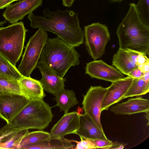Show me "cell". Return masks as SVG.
I'll list each match as a JSON object with an SVG mask.
<instances>
[{
  "label": "cell",
  "mask_w": 149,
  "mask_h": 149,
  "mask_svg": "<svg viewBox=\"0 0 149 149\" xmlns=\"http://www.w3.org/2000/svg\"><path fill=\"white\" fill-rule=\"evenodd\" d=\"M36 67L42 76L39 80L44 91L55 97L64 89L65 78L61 77L42 63L38 61Z\"/></svg>",
  "instance_id": "obj_13"
},
{
  "label": "cell",
  "mask_w": 149,
  "mask_h": 149,
  "mask_svg": "<svg viewBox=\"0 0 149 149\" xmlns=\"http://www.w3.org/2000/svg\"><path fill=\"white\" fill-rule=\"evenodd\" d=\"M149 81H145L142 77L139 78H133L130 87L123 97V99L129 97L139 96L149 92Z\"/></svg>",
  "instance_id": "obj_22"
},
{
  "label": "cell",
  "mask_w": 149,
  "mask_h": 149,
  "mask_svg": "<svg viewBox=\"0 0 149 149\" xmlns=\"http://www.w3.org/2000/svg\"><path fill=\"white\" fill-rule=\"evenodd\" d=\"M80 141L72 140V142L76 143L74 149H97V146L94 139L80 138Z\"/></svg>",
  "instance_id": "obj_27"
},
{
  "label": "cell",
  "mask_w": 149,
  "mask_h": 149,
  "mask_svg": "<svg viewBox=\"0 0 149 149\" xmlns=\"http://www.w3.org/2000/svg\"><path fill=\"white\" fill-rule=\"evenodd\" d=\"M79 123V113L77 111L64 114L52 128L50 138H61L68 134H75Z\"/></svg>",
  "instance_id": "obj_14"
},
{
  "label": "cell",
  "mask_w": 149,
  "mask_h": 149,
  "mask_svg": "<svg viewBox=\"0 0 149 149\" xmlns=\"http://www.w3.org/2000/svg\"><path fill=\"white\" fill-rule=\"evenodd\" d=\"M9 93L21 94L19 80L0 74V94Z\"/></svg>",
  "instance_id": "obj_23"
},
{
  "label": "cell",
  "mask_w": 149,
  "mask_h": 149,
  "mask_svg": "<svg viewBox=\"0 0 149 149\" xmlns=\"http://www.w3.org/2000/svg\"><path fill=\"white\" fill-rule=\"evenodd\" d=\"M0 74L19 80L22 77L15 66L0 53Z\"/></svg>",
  "instance_id": "obj_24"
},
{
  "label": "cell",
  "mask_w": 149,
  "mask_h": 149,
  "mask_svg": "<svg viewBox=\"0 0 149 149\" xmlns=\"http://www.w3.org/2000/svg\"><path fill=\"white\" fill-rule=\"evenodd\" d=\"M72 142V140L68 139L64 137L49 138L37 143L22 146L19 149H73L75 145Z\"/></svg>",
  "instance_id": "obj_19"
},
{
  "label": "cell",
  "mask_w": 149,
  "mask_h": 149,
  "mask_svg": "<svg viewBox=\"0 0 149 149\" xmlns=\"http://www.w3.org/2000/svg\"><path fill=\"white\" fill-rule=\"evenodd\" d=\"M107 88L100 86H91L83 95L82 102L84 113L88 115L98 127L103 131L100 120L101 107Z\"/></svg>",
  "instance_id": "obj_8"
},
{
  "label": "cell",
  "mask_w": 149,
  "mask_h": 149,
  "mask_svg": "<svg viewBox=\"0 0 149 149\" xmlns=\"http://www.w3.org/2000/svg\"><path fill=\"white\" fill-rule=\"evenodd\" d=\"M85 45L89 54L94 60L104 54L106 46L110 40L108 27L99 22L84 26Z\"/></svg>",
  "instance_id": "obj_7"
},
{
  "label": "cell",
  "mask_w": 149,
  "mask_h": 149,
  "mask_svg": "<svg viewBox=\"0 0 149 149\" xmlns=\"http://www.w3.org/2000/svg\"><path fill=\"white\" fill-rule=\"evenodd\" d=\"M43 16L32 13L28 15L32 29L38 28L53 33L63 41L74 47L84 42V31L81 28L78 14L71 10L55 11L45 8Z\"/></svg>",
  "instance_id": "obj_1"
},
{
  "label": "cell",
  "mask_w": 149,
  "mask_h": 149,
  "mask_svg": "<svg viewBox=\"0 0 149 149\" xmlns=\"http://www.w3.org/2000/svg\"><path fill=\"white\" fill-rule=\"evenodd\" d=\"M21 94L29 101L43 99L46 96L39 80L30 77H22L19 80Z\"/></svg>",
  "instance_id": "obj_18"
},
{
  "label": "cell",
  "mask_w": 149,
  "mask_h": 149,
  "mask_svg": "<svg viewBox=\"0 0 149 149\" xmlns=\"http://www.w3.org/2000/svg\"><path fill=\"white\" fill-rule=\"evenodd\" d=\"M47 38L46 31L40 29H38L30 38L25 47L21 62L17 68L23 76L30 77L36 67Z\"/></svg>",
  "instance_id": "obj_6"
},
{
  "label": "cell",
  "mask_w": 149,
  "mask_h": 149,
  "mask_svg": "<svg viewBox=\"0 0 149 149\" xmlns=\"http://www.w3.org/2000/svg\"><path fill=\"white\" fill-rule=\"evenodd\" d=\"M18 0H12L13 2L15 1H18Z\"/></svg>",
  "instance_id": "obj_39"
},
{
  "label": "cell",
  "mask_w": 149,
  "mask_h": 149,
  "mask_svg": "<svg viewBox=\"0 0 149 149\" xmlns=\"http://www.w3.org/2000/svg\"><path fill=\"white\" fill-rule=\"evenodd\" d=\"M110 0L112 1H113L116 2V1H123V0Z\"/></svg>",
  "instance_id": "obj_37"
},
{
  "label": "cell",
  "mask_w": 149,
  "mask_h": 149,
  "mask_svg": "<svg viewBox=\"0 0 149 149\" xmlns=\"http://www.w3.org/2000/svg\"><path fill=\"white\" fill-rule=\"evenodd\" d=\"M53 117L51 107L43 99L29 101L9 123L0 128V138L22 130H43L49 126Z\"/></svg>",
  "instance_id": "obj_3"
},
{
  "label": "cell",
  "mask_w": 149,
  "mask_h": 149,
  "mask_svg": "<svg viewBox=\"0 0 149 149\" xmlns=\"http://www.w3.org/2000/svg\"><path fill=\"white\" fill-rule=\"evenodd\" d=\"M124 146L123 144H114V143L113 146L110 149H122L124 148Z\"/></svg>",
  "instance_id": "obj_34"
},
{
  "label": "cell",
  "mask_w": 149,
  "mask_h": 149,
  "mask_svg": "<svg viewBox=\"0 0 149 149\" xmlns=\"http://www.w3.org/2000/svg\"><path fill=\"white\" fill-rule=\"evenodd\" d=\"M13 2L12 0H0V9L6 8Z\"/></svg>",
  "instance_id": "obj_32"
},
{
  "label": "cell",
  "mask_w": 149,
  "mask_h": 149,
  "mask_svg": "<svg viewBox=\"0 0 149 149\" xmlns=\"http://www.w3.org/2000/svg\"><path fill=\"white\" fill-rule=\"evenodd\" d=\"M135 7L140 20L149 26V0H139Z\"/></svg>",
  "instance_id": "obj_26"
},
{
  "label": "cell",
  "mask_w": 149,
  "mask_h": 149,
  "mask_svg": "<svg viewBox=\"0 0 149 149\" xmlns=\"http://www.w3.org/2000/svg\"><path fill=\"white\" fill-rule=\"evenodd\" d=\"M7 21L6 20H4L3 21L0 22V27L2 26L4 24L6 23Z\"/></svg>",
  "instance_id": "obj_36"
},
{
  "label": "cell",
  "mask_w": 149,
  "mask_h": 149,
  "mask_svg": "<svg viewBox=\"0 0 149 149\" xmlns=\"http://www.w3.org/2000/svg\"><path fill=\"white\" fill-rule=\"evenodd\" d=\"M139 54L133 51L119 49L113 56L112 65L122 74L127 75L131 71L138 68L136 59Z\"/></svg>",
  "instance_id": "obj_17"
},
{
  "label": "cell",
  "mask_w": 149,
  "mask_h": 149,
  "mask_svg": "<svg viewBox=\"0 0 149 149\" xmlns=\"http://www.w3.org/2000/svg\"><path fill=\"white\" fill-rule=\"evenodd\" d=\"M29 132L28 129L16 131L0 138V147L3 149H18L23 138Z\"/></svg>",
  "instance_id": "obj_21"
},
{
  "label": "cell",
  "mask_w": 149,
  "mask_h": 149,
  "mask_svg": "<svg viewBox=\"0 0 149 149\" xmlns=\"http://www.w3.org/2000/svg\"><path fill=\"white\" fill-rule=\"evenodd\" d=\"M119 49L149 55V26L140 20L135 4H129L126 15L116 30Z\"/></svg>",
  "instance_id": "obj_2"
},
{
  "label": "cell",
  "mask_w": 149,
  "mask_h": 149,
  "mask_svg": "<svg viewBox=\"0 0 149 149\" xmlns=\"http://www.w3.org/2000/svg\"><path fill=\"white\" fill-rule=\"evenodd\" d=\"M0 118H2V119H3V117H2V116L1 115V114H0Z\"/></svg>",
  "instance_id": "obj_38"
},
{
  "label": "cell",
  "mask_w": 149,
  "mask_h": 149,
  "mask_svg": "<svg viewBox=\"0 0 149 149\" xmlns=\"http://www.w3.org/2000/svg\"><path fill=\"white\" fill-rule=\"evenodd\" d=\"M97 148L109 149L113 146L114 143L108 139L107 140H95Z\"/></svg>",
  "instance_id": "obj_28"
},
{
  "label": "cell",
  "mask_w": 149,
  "mask_h": 149,
  "mask_svg": "<svg viewBox=\"0 0 149 149\" xmlns=\"http://www.w3.org/2000/svg\"><path fill=\"white\" fill-rule=\"evenodd\" d=\"M50 137L49 132L42 130L29 132L22 139L18 149L24 145L33 144L48 139Z\"/></svg>",
  "instance_id": "obj_25"
},
{
  "label": "cell",
  "mask_w": 149,
  "mask_h": 149,
  "mask_svg": "<svg viewBox=\"0 0 149 149\" xmlns=\"http://www.w3.org/2000/svg\"><path fill=\"white\" fill-rule=\"evenodd\" d=\"M55 100L56 104L54 106L58 107L64 114L68 113L71 108L79 103L74 91L65 88L55 96Z\"/></svg>",
  "instance_id": "obj_20"
},
{
  "label": "cell",
  "mask_w": 149,
  "mask_h": 149,
  "mask_svg": "<svg viewBox=\"0 0 149 149\" xmlns=\"http://www.w3.org/2000/svg\"><path fill=\"white\" fill-rule=\"evenodd\" d=\"M110 111L117 115H132L149 111V101L141 97L129 99L112 106Z\"/></svg>",
  "instance_id": "obj_15"
},
{
  "label": "cell",
  "mask_w": 149,
  "mask_h": 149,
  "mask_svg": "<svg viewBox=\"0 0 149 149\" xmlns=\"http://www.w3.org/2000/svg\"><path fill=\"white\" fill-rule=\"evenodd\" d=\"M138 68L143 73L149 72V62L139 65Z\"/></svg>",
  "instance_id": "obj_31"
},
{
  "label": "cell",
  "mask_w": 149,
  "mask_h": 149,
  "mask_svg": "<svg viewBox=\"0 0 149 149\" xmlns=\"http://www.w3.org/2000/svg\"><path fill=\"white\" fill-rule=\"evenodd\" d=\"M78 128L74 134L80 138L94 140H107L103 131L102 130L92 118L85 113L80 114Z\"/></svg>",
  "instance_id": "obj_16"
},
{
  "label": "cell",
  "mask_w": 149,
  "mask_h": 149,
  "mask_svg": "<svg viewBox=\"0 0 149 149\" xmlns=\"http://www.w3.org/2000/svg\"><path fill=\"white\" fill-rule=\"evenodd\" d=\"M1 147H0V149H1Z\"/></svg>",
  "instance_id": "obj_40"
},
{
  "label": "cell",
  "mask_w": 149,
  "mask_h": 149,
  "mask_svg": "<svg viewBox=\"0 0 149 149\" xmlns=\"http://www.w3.org/2000/svg\"><path fill=\"white\" fill-rule=\"evenodd\" d=\"M75 0H62V4L63 6L66 7H71Z\"/></svg>",
  "instance_id": "obj_33"
},
{
  "label": "cell",
  "mask_w": 149,
  "mask_h": 149,
  "mask_svg": "<svg viewBox=\"0 0 149 149\" xmlns=\"http://www.w3.org/2000/svg\"><path fill=\"white\" fill-rule=\"evenodd\" d=\"M29 100L20 94L9 93L0 94V113L9 123L27 104Z\"/></svg>",
  "instance_id": "obj_9"
},
{
  "label": "cell",
  "mask_w": 149,
  "mask_h": 149,
  "mask_svg": "<svg viewBox=\"0 0 149 149\" xmlns=\"http://www.w3.org/2000/svg\"><path fill=\"white\" fill-rule=\"evenodd\" d=\"M28 31L22 21L0 27V53L15 66L22 54Z\"/></svg>",
  "instance_id": "obj_5"
},
{
  "label": "cell",
  "mask_w": 149,
  "mask_h": 149,
  "mask_svg": "<svg viewBox=\"0 0 149 149\" xmlns=\"http://www.w3.org/2000/svg\"><path fill=\"white\" fill-rule=\"evenodd\" d=\"M43 0H21L6 7L3 16L10 23H14L42 6Z\"/></svg>",
  "instance_id": "obj_11"
},
{
  "label": "cell",
  "mask_w": 149,
  "mask_h": 149,
  "mask_svg": "<svg viewBox=\"0 0 149 149\" xmlns=\"http://www.w3.org/2000/svg\"><path fill=\"white\" fill-rule=\"evenodd\" d=\"M144 73L141 72L138 68L134 69L129 72L127 75L133 78L138 79L143 76Z\"/></svg>",
  "instance_id": "obj_30"
},
{
  "label": "cell",
  "mask_w": 149,
  "mask_h": 149,
  "mask_svg": "<svg viewBox=\"0 0 149 149\" xmlns=\"http://www.w3.org/2000/svg\"><path fill=\"white\" fill-rule=\"evenodd\" d=\"M80 56L74 47L57 37L47 38L38 61L64 77L71 67L79 65Z\"/></svg>",
  "instance_id": "obj_4"
},
{
  "label": "cell",
  "mask_w": 149,
  "mask_h": 149,
  "mask_svg": "<svg viewBox=\"0 0 149 149\" xmlns=\"http://www.w3.org/2000/svg\"><path fill=\"white\" fill-rule=\"evenodd\" d=\"M133 78L128 76L112 82L107 88L101 107L102 112L108 110L111 105L123 100V97L130 86Z\"/></svg>",
  "instance_id": "obj_12"
},
{
  "label": "cell",
  "mask_w": 149,
  "mask_h": 149,
  "mask_svg": "<svg viewBox=\"0 0 149 149\" xmlns=\"http://www.w3.org/2000/svg\"><path fill=\"white\" fill-rule=\"evenodd\" d=\"M145 54L139 53L136 59V63L138 66L149 62V58Z\"/></svg>",
  "instance_id": "obj_29"
},
{
  "label": "cell",
  "mask_w": 149,
  "mask_h": 149,
  "mask_svg": "<svg viewBox=\"0 0 149 149\" xmlns=\"http://www.w3.org/2000/svg\"><path fill=\"white\" fill-rule=\"evenodd\" d=\"M85 72L92 78L111 83L124 77L123 74L116 67L108 65L102 60H95L87 63Z\"/></svg>",
  "instance_id": "obj_10"
},
{
  "label": "cell",
  "mask_w": 149,
  "mask_h": 149,
  "mask_svg": "<svg viewBox=\"0 0 149 149\" xmlns=\"http://www.w3.org/2000/svg\"><path fill=\"white\" fill-rule=\"evenodd\" d=\"M149 111L145 113L146 114L145 116V117L148 120V123L147 125H149Z\"/></svg>",
  "instance_id": "obj_35"
}]
</instances>
